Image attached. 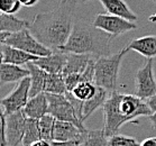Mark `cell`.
Returning a JSON list of instances; mask_svg holds the SVG:
<instances>
[{
	"label": "cell",
	"mask_w": 156,
	"mask_h": 146,
	"mask_svg": "<svg viewBox=\"0 0 156 146\" xmlns=\"http://www.w3.org/2000/svg\"><path fill=\"white\" fill-rule=\"evenodd\" d=\"M153 1H154V2H156V0H153Z\"/></svg>",
	"instance_id": "obj_39"
},
{
	"label": "cell",
	"mask_w": 156,
	"mask_h": 146,
	"mask_svg": "<svg viewBox=\"0 0 156 146\" xmlns=\"http://www.w3.org/2000/svg\"><path fill=\"white\" fill-rule=\"evenodd\" d=\"M146 102L148 105V107L151 108L152 112H156V94L153 96L152 98H149L148 100H146Z\"/></svg>",
	"instance_id": "obj_31"
},
{
	"label": "cell",
	"mask_w": 156,
	"mask_h": 146,
	"mask_svg": "<svg viewBox=\"0 0 156 146\" xmlns=\"http://www.w3.org/2000/svg\"><path fill=\"white\" fill-rule=\"evenodd\" d=\"M127 46L115 54L97 57L94 65V83L98 87L112 92L117 88V80L121 61L129 52Z\"/></svg>",
	"instance_id": "obj_4"
},
{
	"label": "cell",
	"mask_w": 156,
	"mask_h": 146,
	"mask_svg": "<svg viewBox=\"0 0 156 146\" xmlns=\"http://www.w3.org/2000/svg\"><path fill=\"white\" fill-rule=\"evenodd\" d=\"M29 77L28 69L20 68V65L2 63L0 68V84L19 82L23 79Z\"/></svg>",
	"instance_id": "obj_17"
},
{
	"label": "cell",
	"mask_w": 156,
	"mask_h": 146,
	"mask_svg": "<svg viewBox=\"0 0 156 146\" xmlns=\"http://www.w3.org/2000/svg\"><path fill=\"white\" fill-rule=\"evenodd\" d=\"M6 128H7V114L0 107V146H7V137H6Z\"/></svg>",
	"instance_id": "obj_29"
},
{
	"label": "cell",
	"mask_w": 156,
	"mask_h": 146,
	"mask_svg": "<svg viewBox=\"0 0 156 146\" xmlns=\"http://www.w3.org/2000/svg\"><path fill=\"white\" fill-rule=\"evenodd\" d=\"M1 64H2V54H1V48H0V68H1Z\"/></svg>",
	"instance_id": "obj_38"
},
{
	"label": "cell",
	"mask_w": 156,
	"mask_h": 146,
	"mask_svg": "<svg viewBox=\"0 0 156 146\" xmlns=\"http://www.w3.org/2000/svg\"><path fill=\"white\" fill-rule=\"evenodd\" d=\"M29 70V79H30V97H35L39 93L44 92L45 81L47 73L34 62H28L26 64Z\"/></svg>",
	"instance_id": "obj_18"
},
{
	"label": "cell",
	"mask_w": 156,
	"mask_h": 146,
	"mask_svg": "<svg viewBox=\"0 0 156 146\" xmlns=\"http://www.w3.org/2000/svg\"><path fill=\"white\" fill-rule=\"evenodd\" d=\"M44 92L52 94H65L66 86L62 73H47Z\"/></svg>",
	"instance_id": "obj_23"
},
{
	"label": "cell",
	"mask_w": 156,
	"mask_h": 146,
	"mask_svg": "<svg viewBox=\"0 0 156 146\" xmlns=\"http://www.w3.org/2000/svg\"><path fill=\"white\" fill-rule=\"evenodd\" d=\"M76 5L73 0L64 1L47 12H39L29 25V30L47 48L60 51L72 33Z\"/></svg>",
	"instance_id": "obj_1"
},
{
	"label": "cell",
	"mask_w": 156,
	"mask_h": 146,
	"mask_svg": "<svg viewBox=\"0 0 156 146\" xmlns=\"http://www.w3.org/2000/svg\"><path fill=\"white\" fill-rule=\"evenodd\" d=\"M27 116L24 110L16 111L14 114L7 115V128H6V137L9 146H17L20 144L24 137Z\"/></svg>",
	"instance_id": "obj_10"
},
{
	"label": "cell",
	"mask_w": 156,
	"mask_h": 146,
	"mask_svg": "<svg viewBox=\"0 0 156 146\" xmlns=\"http://www.w3.org/2000/svg\"><path fill=\"white\" fill-rule=\"evenodd\" d=\"M140 146H156V137H149L140 143Z\"/></svg>",
	"instance_id": "obj_32"
},
{
	"label": "cell",
	"mask_w": 156,
	"mask_h": 146,
	"mask_svg": "<svg viewBox=\"0 0 156 146\" xmlns=\"http://www.w3.org/2000/svg\"><path fill=\"white\" fill-rule=\"evenodd\" d=\"M68 56V53L56 51L47 56L38 57L37 60L34 61V63L43 69L46 73H62L64 66L66 64Z\"/></svg>",
	"instance_id": "obj_12"
},
{
	"label": "cell",
	"mask_w": 156,
	"mask_h": 146,
	"mask_svg": "<svg viewBox=\"0 0 156 146\" xmlns=\"http://www.w3.org/2000/svg\"><path fill=\"white\" fill-rule=\"evenodd\" d=\"M20 1V4L23 6H25V7H33V6H35L37 2H38L39 0H19Z\"/></svg>",
	"instance_id": "obj_34"
},
{
	"label": "cell",
	"mask_w": 156,
	"mask_h": 146,
	"mask_svg": "<svg viewBox=\"0 0 156 146\" xmlns=\"http://www.w3.org/2000/svg\"><path fill=\"white\" fill-rule=\"evenodd\" d=\"M135 84V94L145 101L156 94V80L153 70V59H147L144 66L136 72Z\"/></svg>",
	"instance_id": "obj_9"
},
{
	"label": "cell",
	"mask_w": 156,
	"mask_h": 146,
	"mask_svg": "<svg viewBox=\"0 0 156 146\" xmlns=\"http://www.w3.org/2000/svg\"><path fill=\"white\" fill-rule=\"evenodd\" d=\"M39 139H42V137H41V132H39L38 119L28 118L21 144H23V146H30L33 143L37 142Z\"/></svg>",
	"instance_id": "obj_25"
},
{
	"label": "cell",
	"mask_w": 156,
	"mask_h": 146,
	"mask_svg": "<svg viewBox=\"0 0 156 146\" xmlns=\"http://www.w3.org/2000/svg\"><path fill=\"white\" fill-rule=\"evenodd\" d=\"M99 1L101 2L103 8L108 11V14L119 16L130 22L137 20L136 14L131 11V9L128 7V5L124 0H99Z\"/></svg>",
	"instance_id": "obj_19"
},
{
	"label": "cell",
	"mask_w": 156,
	"mask_h": 146,
	"mask_svg": "<svg viewBox=\"0 0 156 146\" xmlns=\"http://www.w3.org/2000/svg\"><path fill=\"white\" fill-rule=\"evenodd\" d=\"M0 48H1V54H2V63L21 65L27 64L28 62H34L38 59V56L26 53L24 51L15 48V47L6 45V44L0 45Z\"/></svg>",
	"instance_id": "obj_14"
},
{
	"label": "cell",
	"mask_w": 156,
	"mask_h": 146,
	"mask_svg": "<svg viewBox=\"0 0 156 146\" xmlns=\"http://www.w3.org/2000/svg\"><path fill=\"white\" fill-rule=\"evenodd\" d=\"M87 129H81L76 125L69 123V121L55 120L53 130L54 142H78L81 137L82 133Z\"/></svg>",
	"instance_id": "obj_11"
},
{
	"label": "cell",
	"mask_w": 156,
	"mask_h": 146,
	"mask_svg": "<svg viewBox=\"0 0 156 146\" xmlns=\"http://www.w3.org/2000/svg\"><path fill=\"white\" fill-rule=\"evenodd\" d=\"M5 44L38 57L47 56L53 53V51L47 48L45 45H43L33 35L29 28H24L16 33H10V35L7 37Z\"/></svg>",
	"instance_id": "obj_5"
},
{
	"label": "cell",
	"mask_w": 156,
	"mask_h": 146,
	"mask_svg": "<svg viewBox=\"0 0 156 146\" xmlns=\"http://www.w3.org/2000/svg\"><path fill=\"white\" fill-rule=\"evenodd\" d=\"M10 35V33H0V45L5 44L8 36Z\"/></svg>",
	"instance_id": "obj_36"
},
{
	"label": "cell",
	"mask_w": 156,
	"mask_h": 146,
	"mask_svg": "<svg viewBox=\"0 0 156 146\" xmlns=\"http://www.w3.org/2000/svg\"><path fill=\"white\" fill-rule=\"evenodd\" d=\"M55 118L52 115L47 114L43 116L41 119H38V126H39V132H41V137L42 139L45 141H53V130H54V125H55Z\"/></svg>",
	"instance_id": "obj_26"
},
{
	"label": "cell",
	"mask_w": 156,
	"mask_h": 146,
	"mask_svg": "<svg viewBox=\"0 0 156 146\" xmlns=\"http://www.w3.org/2000/svg\"><path fill=\"white\" fill-rule=\"evenodd\" d=\"M92 25L112 37H118L125 33L138 28V26L130 20L111 14H98L93 19Z\"/></svg>",
	"instance_id": "obj_8"
},
{
	"label": "cell",
	"mask_w": 156,
	"mask_h": 146,
	"mask_svg": "<svg viewBox=\"0 0 156 146\" xmlns=\"http://www.w3.org/2000/svg\"><path fill=\"white\" fill-rule=\"evenodd\" d=\"M30 146H52V142L50 141H45V139H39L37 142L33 143Z\"/></svg>",
	"instance_id": "obj_33"
},
{
	"label": "cell",
	"mask_w": 156,
	"mask_h": 146,
	"mask_svg": "<svg viewBox=\"0 0 156 146\" xmlns=\"http://www.w3.org/2000/svg\"><path fill=\"white\" fill-rule=\"evenodd\" d=\"M109 137L105 134L103 129L85 130L82 133L78 141V146H108Z\"/></svg>",
	"instance_id": "obj_21"
},
{
	"label": "cell",
	"mask_w": 156,
	"mask_h": 146,
	"mask_svg": "<svg viewBox=\"0 0 156 146\" xmlns=\"http://www.w3.org/2000/svg\"><path fill=\"white\" fill-rule=\"evenodd\" d=\"M127 47L145 56L146 59H154L156 56V36L146 35L133 39Z\"/></svg>",
	"instance_id": "obj_15"
},
{
	"label": "cell",
	"mask_w": 156,
	"mask_h": 146,
	"mask_svg": "<svg viewBox=\"0 0 156 146\" xmlns=\"http://www.w3.org/2000/svg\"><path fill=\"white\" fill-rule=\"evenodd\" d=\"M108 146H140V143L137 142L134 137L115 134L108 139Z\"/></svg>",
	"instance_id": "obj_27"
},
{
	"label": "cell",
	"mask_w": 156,
	"mask_h": 146,
	"mask_svg": "<svg viewBox=\"0 0 156 146\" xmlns=\"http://www.w3.org/2000/svg\"><path fill=\"white\" fill-rule=\"evenodd\" d=\"M110 92L108 90L103 89L101 87H98L97 94L92 99H89L83 102V110H82V123L87 120L94 111L99 107H102L103 103L106 102Z\"/></svg>",
	"instance_id": "obj_20"
},
{
	"label": "cell",
	"mask_w": 156,
	"mask_h": 146,
	"mask_svg": "<svg viewBox=\"0 0 156 146\" xmlns=\"http://www.w3.org/2000/svg\"><path fill=\"white\" fill-rule=\"evenodd\" d=\"M23 110L27 118L30 119H41L43 116L48 114V100L46 92H42L35 97H30Z\"/></svg>",
	"instance_id": "obj_13"
},
{
	"label": "cell",
	"mask_w": 156,
	"mask_h": 146,
	"mask_svg": "<svg viewBox=\"0 0 156 146\" xmlns=\"http://www.w3.org/2000/svg\"><path fill=\"white\" fill-rule=\"evenodd\" d=\"M105 116L103 132L108 137L118 134L121 126L139 117H148L153 114L145 100L136 94L120 93L117 90L110 92L102 106Z\"/></svg>",
	"instance_id": "obj_2"
},
{
	"label": "cell",
	"mask_w": 156,
	"mask_h": 146,
	"mask_svg": "<svg viewBox=\"0 0 156 146\" xmlns=\"http://www.w3.org/2000/svg\"><path fill=\"white\" fill-rule=\"evenodd\" d=\"M64 1H70V0H58V2H64ZM73 1H76V2H85L88 0H73Z\"/></svg>",
	"instance_id": "obj_37"
},
{
	"label": "cell",
	"mask_w": 156,
	"mask_h": 146,
	"mask_svg": "<svg viewBox=\"0 0 156 146\" xmlns=\"http://www.w3.org/2000/svg\"><path fill=\"white\" fill-rule=\"evenodd\" d=\"M27 20L15 17L14 15H7L0 12V33H16L24 28H28Z\"/></svg>",
	"instance_id": "obj_22"
},
{
	"label": "cell",
	"mask_w": 156,
	"mask_h": 146,
	"mask_svg": "<svg viewBox=\"0 0 156 146\" xmlns=\"http://www.w3.org/2000/svg\"><path fill=\"white\" fill-rule=\"evenodd\" d=\"M19 0H0V12L7 15H15L20 9Z\"/></svg>",
	"instance_id": "obj_28"
},
{
	"label": "cell",
	"mask_w": 156,
	"mask_h": 146,
	"mask_svg": "<svg viewBox=\"0 0 156 146\" xmlns=\"http://www.w3.org/2000/svg\"><path fill=\"white\" fill-rule=\"evenodd\" d=\"M97 91H98V86L94 82L83 81L80 82L78 86L69 93H71L74 98L84 102L89 99H92L93 97L97 94Z\"/></svg>",
	"instance_id": "obj_24"
},
{
	"label": "cell",
	"mask_w": 156,
	"mask_h": 146,
	"mask_svg": "<svg viewBox=\"0 0 156 146\" xmlns=\"http://www.w3.org/2000/svg\"><path fill=\"white\" fill-rule=\"evenodd\" d=\"M68 61L66 64L64 66L62 74L63 77H66L69 74H73V73H78L82 74L85 71V69L88 68L90 61L92 60L93 55L90 54H75V53H68Z\"/></svg>",
	"instance_id": "obj_16"
},
{
	"label": "cell",
	"mask_w": 156,
	"mask_h": 146,
	"mask_svg": "<svg viewBox=\"0 0 156 146\" xmlns=\"http://www.w3.org/2000/svg\"><path fill=\"white\" fill-rule=\"evenodd\" d=\"M30 98V79L29 77L18 82L12 92L0 100V107L7 115L23 110Z\"/></svg>",
	"instance_id": "obj_7"
},
{
	"label": "cell",
	"mask_w": 156,
	"mask_h": 146,
	"mask_svg": "<svg viewBox=\"0 0 156 146\" xmlns=\"http://www.w3.org/2000/svg\"><path fill=\"white\" fill-rule=\"evenodd\" d=\"M112 36L84 20H75L66 44L60 51L64 53L90 54L96 57L111 54Z\"/></svg>",
	"instance_id": "obj_3"
},
{
	"label": "cell",
	"mask_w": 156,
	"mask_h": 146,
	"mask_svg": "<svg viewBox=\"0 0 156 146\" xmlns=\"http://www.w3.org/2000/svg\"><path fill=\"white\" fill-rule=\"evenodd\" d=\"M149 123L152 125V128L156 130V112H153L151 116H148Z\"/></svg>",
	"instance_id": "obj_35"
},
{
	"label": "cell",
	"mask_w": 156,
	"mask_h": 146,
	"mask_svg": "<svg viewBox=\"0 0 156 146\" xmlns=\"http://www.w3.org/2000/svg\"><path fill=\"white\" fill-rule=\"evenodd\" d=\"M52 146H78V142H54L52 141Z\"/></svg>",
	"instance_id": "obj_30"
},
{
	"label": "cell",
	"mask_w": 156,
	"mask_h": 146,
	"mask_svg": "<svg viewBox=\"0 0 156 146\" xmlns=\"http://www.w3.org/2000/svg\"><path fill=\"white\" fill-rule=\"evenodd\" d=\"M48 100V114L52 115L56 120L69 121L76 125L81 129H87L83 123L78 117L73 105L66 98L65 94H52L46 93Z\"/></svg>",
	"instance_id": "obj_6"
}]
</instances>
